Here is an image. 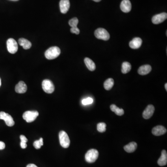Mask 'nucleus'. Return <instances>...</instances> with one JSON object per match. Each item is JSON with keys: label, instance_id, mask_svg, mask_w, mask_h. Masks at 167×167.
<instances>
[{"label": "nucleus", "instance_id": "nucleus-17", "mask_svg": "<svg viewBox=\"0 0 167 167\" xmlns=\"http://www.w3.org/2000/svg\"><path fill=\"white\" fill-rule=\"evenodd\" d=\"M158 164L159 166H165L167 163V153L165 150L162 151L161 156L157 161Z\"/></svg>", "mask_w": 167, "mask_h": 167}, {"label": "nucleus", "instance_id": "nucleus-32", "mask_svg": "<svg viewBox=\"0 0 167 167\" xmlns=\"http://www.w3.org/2000/svg\"><path fill=\"white\" fill-rule=\"evenodd\" d=\"M27 167H38L36 165L34 164H29L27 165Z\"/></svg>", "mask_w": 167, "mask_h": 167}, {"label": "nucleus", "instance_id": "nucleus-23", "mask_svg": "<svg viewBox=\"0 0 167 167\" xmlns=\"http://www.w3.org/2000/svg\"><path fill=\"white\" fill-rule=\"evenodd\" d=\"M111 110L113 112H115L118 116H122L124 115V111L123 109H120L115 105H111L110 106Z\"/></svg>", "mask_w": 167, "mask_h": 167}, {"label": "nucleus", "instance_id": "nucleus-33", "mask_svg": "<svg viewBox=\"0 0 167 167\" xmlns=\"http://www.w3.org/2000/svg\"><path fill=\"white\" fill-rule=\"evenodd\" d=\"M165 89H166V91H167V84L166 83L165 85Z\"/></svg>", "mask_w": 167, "mask_h": 167}, {"label": "nucleus", "instance_id": "nucleus-6", "mask_svg": "<svg viewBox=\"0 0 167 167\" xmlns=\"http://www.w3.org/2000/svg\"><path fill=\"white\" fill-rule=\"evenodd\" d=\"M42 86L44 91L47 94H52L55 89L53 83L49 79L44 80L42 83Z\"/></svg>", "mask_w": 167, "mask_h": 167}, {"label": "nucleus", "instance_id": "nucleus-8", "mask_svg": "<svg viewBox=\"0 0 167 167\" xmlns=\"http://www.w3.org/2000/svg\"><path fill=\"white\" fill-rule=\"evenodd\" d=\"M0 119L3 120L8 126H13L15 125V121L11 115L3 111L0 112Z\"/></svg>", "mask_w": 167, "mask_h": 167}, {"label": "nucleus", "instance_id": "nucleus-21", "mask_svg": "<svg viewBox=\"0 0 167 167\" xmlns=\"http://www.w3.org/2000/svg\"><path fill=\"white\" fill-rule=\"evenodd\" d=\"M114 84V81L113 79L109 78L105 81L104 84V88L106 90H110L112 88Z\"/></svg>", "mask_w": 167, "mask_h": 167}, {"label": "nucleus", "instance_id": "nucleus-11", "mask_svg": "<svg viewBox=\"0 0 167 167\" xmlns=\"http://www.w3.org/2000/svg\"><path fill=\"white\" fill-rule=\"evenodd\" d=\"M70 4L69 0H60L59 7L61 12L62 14H66L69 10Z\"/></svg>", "mask_w": 167, "mask_h": 167}, {"label": "nucleus", "instance_id": "nucleus-1", "mask_svg": "<svg viewBox=\"0 0 167 167\" xmlns=\"http://www.w3.org/2000/svg\"><path fill=\"white\" fill-rule=\"evenodd\" d=\"M60 49L58 47H52L49 48L45 52V55L48 59H53L60 55Z\"/></svg>", "mask_w": 167, "mask_h": 167}, {"label": "nucleus", "instance_id": "nucleus-15", "mask_svg": "<svg viewBox=\"0 0 167 167\" xmlns=\"http://www.w3.org/2000/svg\"><path fill=\"white\" fill-rule=\"evenodd\" d=\"M15 91L18 94H24L27 91V86L23 81H20L16 85Z\"/></svg>", "mask_w": 167, "mask_h": 167}, {"label": "nucleus", "instance_id": "nucleus-30", "mask_svg": "<svg viewBox=\"0 0 167 167\" xmlns=\"http://www.w3.org/2000/svg\"><path fill=\"white\" fill-rule=\"evenodd\" d=\"M5 148V144L3 142L0 141V150L4 149Z\"/></svg>", "mask_w": 167, "mask_h": 167}, {"label": "nucleus", "instance_id": "nucleus-34", "mask_svg": "<svg viewBox=\"0 0 167 167\" xmlns=\"http://www.w3.org/2000/svg\"><path fill=\"white\" fill-rule=\"evenodd\" d=\"M94 1H95V2H99L101 0H93Z\"/></svg>", "mask_w": 167, "mask_h": 167}, {"label": "nucleus", "instance_id": "nucleus-25", "mask_svg": "<svg viewBox=\"0 0 167 167\" xmlns=\"http://www.w3.org/2000/svg\"><path fill=\"white\" fill-rule=\"evenodd\" d=\"M68 23L69 25L72 27H77V25L79 23V20L76 17H74L70 20Z\"/></svg>", "mask_w": 167, "mask_h": 167}, {"label": "nucleus", "instance_id": "nucleus-28", "mask_svg": "<svg viewBox=\"0 0 167 167\" xmlns=\"http://www.w3.org/2000/svg\"><path fill=\"white\" fill-rule=\"evenodd\" d=\"M71 32L73 33H75L76 34H79L80 33V30L78 28V27H72L71 28Z\"/></svg>", "mask_w": 167, "mask_h": 167}, {"label": "nucleus", "instance_id": "nucleus-26", "mask_svg": "<svg viewBox=\"0 0 167 167\" xmlns=\"http://www.w3.org/2000/svg\"><path fill=\"white\" fill-rule=\"evenodd\" d=\"M43 138H41L39 140H36L33 143V146L36 149H39L43 145Z\"/></svg>", "mask_w": 167, "mask_h": 167}, {"label": "nucleus", "instance_id": "nucleus-10", "mask_svg": "<svg viewBox=\"0 0 167 167\" xmlns=\"http://www.w3.org/2000/svg\"><path fill=\"white\" fill-rule=\"evenodd\" d=\"M155 111V107L153 105H148L143 113V117L145 119H148L151 118Z\"/></svg>", "mask_w": 167, "mask_h": 167}, {"label": "nucleus", "instance_id": "nucleus-4", "mask_svg": "<svg viewBox=\"0 0 167 167\" xmlns=\"http://www.w3.org/2000/svg\"><path fill=\"white\" fill-rule=\"evenodd\" d=\"M59 142L61 146L64 148H68L70 144V140L68 134L64 131H61L59 133Z\"/></svg>", "mask_w": 167, "mask_h": 167}, {"label": "nucleus", "instance_id": "nucleus-20", "mask_svg": "<svg viewBox=\"0 0 167 167\" xmlns=\"http://www.w3.org/2000/svg\"><path fill=\"white\" fill-rule=\"evenodd\" d=\"M84 62L86 67L90 71H94L96 69L95 64L89 58H85L84 59Z\"/></svg>", "mask_w": 167, "mask_h": 167}, {"label": "nucleus", "instance_id": "nucleus-18", "mask_svg": "<svg viewBox=\"0 0 167 167\" xmlns=\"http://www.w3.org/2000/svg\"><path fill=\"white\" fill-rule=\"evenodd\" d=\"M18 43L20 46H22L26 50L29 49L32 47L31 42L25 38H20L18 40Z\"/></svg>", "mask_w": 167, "mask_h": 167}, {"label": "nucleus", "instance_id": "nucleus-19", "mask_svg": "<svg viewBox=\"0 0 167 167\" xmlns=\"http://www.w3.org/2000/svg\"><path fill=\"white\" fill-rule=\"evenodd\" d=\"M137 143L134 142L130 143L124 147V149L128 153H132L137 148Z\"/></svg>", "mask_w": 167, "mask_h": 167}, {"label": "nucleus", "instance_id": "nucleus-13", "mask_svg": "<svg viewBox=\"0 0 167 167\" xmlns=\"http://www.w3.org/2000/svg\"><path fill=\"white\" fill-rule=\"evenodd\" d=\"M121 10L124 13H129L131 10V4L130 0H122L120 4Z\"/></svg>", "mask_w": 167, "mask_h": 167}, {"label": "nucleus", "instance_id": "nucleus-2", "mask_svg": "<svg viewBox=\"0 0 167 167\" xmlns=\"http://www.w3.org/2000/svg\"><path fill=\"white\" fill-rule=\"evenodd\" d=\"M99 155V152L96 149H90L85 154V160L89 163H93L98 159Z\"/></svg>", "mask_w": 167, "mask_h": 167}, {"label": "nucleus", "instance_id": "nucleus-14", "mask_svg": "<svg viewBox=\"0 0 167 167\" xmlns=\"http://www.w3.org/2000/svg\"><path fill=\"white\" fill-rule=\"evenodd\" d=\"M142 44V39L140 38L136 37L133 39L129 43V46L132 49H138Z\"/></svg>", "mask_w": 167, "mask_h": 167}, {"label": "nucleus", "instance_id": "nucleus-5", "mask_svg": "<svg viewBox=\"0 0 167 167\" xmlns=\"http://www.w3.org/2000/svg\"><path fill=\"white\" fill-rule=\"evenodd\" d=\"M7 46L8 52L12 54L16 53L18 51V44L14 39L10 38L7 39Z\"/></svg>", "mask_w": 167, "mask_h": 167}, {"label": "nucleus", "instance_id": "nucleus-9", "mask_svg": "<svg viewBox=\"0 0 167 167\" xmlns=\"http://www.w3.org/2000/svg\"><path fill=\"white\" fill-rule=\"evenodd\" d=\"M167 14L166 13H162L161 14L155 15L152 18V23L154 24H159L167 19Z\"/></svg>", "mask_w": 167, "mask_h": 167}, {"label": "nucleus", "instance_id": "nucleus-27", "mask_svg": "<svg viewBox=\"0 0 167 167\" xmlns=\"http://www.w3.org/2000/svg\"><path fill=\"white\" fill-rule=\"evenodd\" d=\"M82 103L83 105H88L92 104L93 103V99L91 98H88L84 99L82 101Z\"/></svg>", "mask_w": 167, "mask_h": 167}, {"label": "nucleus", "instance_id": "nucleus-12", "mask_svg": "<svg viewBox=\"0 0 167 167\" xmlns=\"http://www.w3.org/2000/svg\"><path fill=\"white\" fill-rule=\"evenodd\" d=\"M167 132V129L161 125H158L153 128L152 133L154 135L156 136H160L164 135Z\"/></svg>", "mask_w": 167, "mask_h": 167}, {"label": "nucleus", "instance_id": "nucleus-29", "mask_svg": "<svg viewBox=\"0 0 167 167\" xmlns=\"http://www.w3.org/2000/svg\"><path fill=\"white\" fill-rule=\"evenodd\" d=\"M20 139H21V142L26 143H27V139L24 135H21L20 136Z\"/></svg>", "mask_w": 167, "mask_h": 167}, {"label": "nucleus", "instance_id": "nucleus-3", "mask_svg": "<svg viewBox=\"0 0 167 167\" xmlns=\"http://www.w3.org/2000/svg\"><path fill=\"white\" fill-rule=\"evenodd\" d=\"M94 35L96 38L104 41H108L110 38V34L107 30L103 28L96 29L94 32Z\"/></svg>", "mask_w": 167, "mask_h": 167}, {"label": "nucleus", "instance_id": "nucleus-22", "mask_svg": "<svg viewBox=\"0 0 167 167\" xmlns=\"http://www.w3.org/2000/svg\"><path fill=\"white\" fill-rule=\"evenodd\" d=\"M131 69V65L128 62H124L122 65V73L126 74L129 73Z\"/></svg>", "mask_w": 167, "mask_h": 167}, {"label": "nucleus", "instance_id": "nucleus-24", "mask_svg": "<svg viewBox=\"0 0 167 167\" xmlns=\"http://www.w3.org/2000/svg\"><path fill=\"white\" fill-rule=\"evenodd\" d=\"M106 126L105 122H100L97 125V130L99 132H104L106 131Z\"/></svg>", "mask_w": 167, "mask_h": 167}, {"label": "nucleus", "instance_id": "nucleus-7", "mask_svg": "<svg viewBox=\"0 0 167 167\" xmlns=\"http://www.w3.org/2000/svg\"><path fill=\"white\" fill-rule=\"evenodd\" d=\"M39 116V113L37 111H27L23 114V118L27 122L34 121Z\"/></svg>", "mask_w": 167, "mask_h": 167}, {"label": "nucleus", "instance_id": "nucleus-31", "mask_svg": "<svg viewBox=\"0 0 167 167\" xmlns=\"http://www.w3.org/2000/svg\"><path fill=\"white\" fill-rule=\"evenodd\" d=\"M21 147L22 148H25L27 147V143H26L21 142Z\"/></svg>", "mask_w": 167, "mask_h": 167}, {"label": "nucleus", "instance_id": "nucleus-35", "mask_svg": "<svg viewBox=\"0 0 167 167\" xmlns=\"http://www.w3.org/2000/svg\"><path fill=\"white\" fill-rule=\"evenodd\" d=\"M1 79L0 78V87L1 86Z\"/></svg>", "mask_w": 167, "mask_h": 167}, {"label": "nucleus", "instance_id": "nucleus-36", "mask_svg": "<svg viewBox=\"0 0 167 167\" xmlns=\"http://www.w3.org/2000/svg\"><path fill=\"white\" fill-rule=\"evenodd\" d=\"M10 1H17L18 0H10Z\"/></svg>", "mask_w": 167, "mask_h": 167}, {"label": "nucleus", "instance_id": "nucleus-16", "mask_svg": "<svg viewBox=\"0 0 167 167\" xmlns=\"http://www.w3.org/2000/svg\"><path fill=\"white\" fill-rule=\"evenodd\" d=\"M152 68L151 65H145L140 67L138 70V73L141 75H145L151 71Z\"/></svg>", "mask_w": 167, "mask_h": 167}]
</instances>
